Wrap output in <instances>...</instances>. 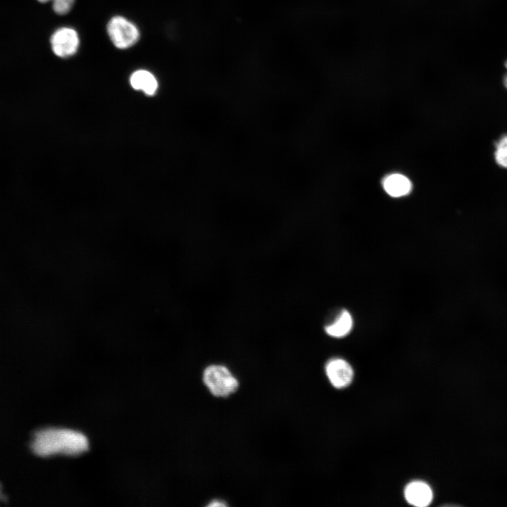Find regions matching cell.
Here are the masks:
<instances>
[{"instance_id": "9c48e42d", "label": "cell", "mask_w": 507, "mask_h": 507, "mask_svg": "<svg viewBox=\"0 0 507 507\" xmlns=\"http://www.w3.org/2000/svg\"><path fill=\"white\" fill-rule=\"evenodd\" d=\"M132 87L137 90H142L148 95H153L157 88L158 82L152 73L146 70H138L130 77Z\"/></svg>"}, {"instance_id": "7c38bea8", "label": "cell", "mask_w": 507, "mask_h": 507, "mask_svg": "<svg viewBox=\"0 0 507 507\" xmlns=\"http://www.w3.org/2000/svg\"><path fill=\"white\" fill-rule=\"evenodd\" d=\"M204 507H230V503L223 498L214 496L210 498L204 505Z\"/></svg>"}, {"instance_id": "4fadbf2b", "label": "cell", "mask_w": 507, "mask_h": 507, "mask_svg": "<svg viewBox=\"0 0 507 507\" xmlns=\"http://www.w3.org/2000/svg\"><path fill=\"white\" fill-rule=\"evenodd\" d=\"M505 65H506V69H507V61H506ZM503 84H504V86L506 87V88L507 89V73H506V75H505V76H504V77H503Z\"/></svg>"}, {"instance_id": "52a82bcc", "label": "cell", "mask_w": 507, "mask_h": 507, "mask_svg": "<svg viewBox=\"0 0 507 507\" xmlns=\"http://www.w3.org/2000/svg\"><path fill=\"white\" fill-rule=\"evenodd\" d=\"M383 187L389 195L400 197L411 192L412 184L406 176L396 173L387 176L384 180Z\"/></svg>"}, {"instance_id": "8992f818", "label": "cell", "mask_w": 507, "mask_h": 507, "mask_svg": "<svg viewBox=\"0 0 507 507\" xmlns=\"http://www.w3.org/2000/svg\"><path fill=\"white\" fill-rule=\"evenodd\" d=\"M404 496L410 504L418 507L428 506L433 498L431 488L422 481H413L408 484L404 490Z\"/></svg>"}, {"instance_id": "6da1fadb", "label": "cell", "mask_w": 507, "mask_h": 507, "mask_svg": "<svg viewBox=\"0 0 507 507\" xmlns=\"http://www.w3.org/2000/svg\"><path fill=\"white\" fill-rule=\"evenodd\" d=\"M30 446L33 453L41 457L56 454L76 456L89 448L87 438L81 432L64 428H45L35 432Z\"/></svg>"}, {"instance_id": "5bb4252c", "label": "cell", "mask_w": 507, "mask_h": 507, "mask_svg": "<svg viewBox=\"0 0 507 507\" xmlns=\"http://www.w3.org/2000/svg\"><path fill=\"white\" fill-rule=\"evenodd\" d=\"M298 401H299V400H298ZM297 406H298V405H297ZM296 410H297V409H296ZM295 418H296V416H295ZM294 421H295V420H294ZM293 428H294V427H293ZM292 432H293V431H292ZM291 439H292V438H291ZM290 443H291V442H290ZM289 446H290V445H289ZM288 452H289V451H288Z\"/></svg>"}, {"instance_id": "8fae6325", "label": "cell", "mask_w": 507, "mask_h": 507, "mask_svg": "<svg viewBox=\"0 0 507 507\" xmlns=\"http://www.w3.org/2000/svg\"><path fill=\"white\" fill-rule=\"evenodd\" d=\"M39 2L45 3L50 0H38ZM74 3V0H53V9L59 15L68 13Z\"/></svg>"}, {"instance_id": "3957f363", "label": "cell", "mask_w": 507, "mask_h": 507, "mask_svg": "<svg viewBox=\"0 0 507 507\" xmlns=\"http://www.w3.org/2000/svg\"><path fill=\"white\" fill-rule=\"evenodd\" d=\"M107 32L113 44L120 49L133 46L139 38L136 25L122 16H115L109 20Z\"/></svg>"}, {"instance_id": "ba28073f", "label": "cell", "mask_w": 507, "mask_h": 507, "mask_svg": "<svg viewBox=\"0 0 507 507\" xmlns=\"http://www.w3.org/2000/svg\"><path fill=\"white\" fill-rule=\"evenodd\" d=\"M353 327V318L346 310H342L339 315L325 327L326 334L330 337L340 338L347 335Z\"/></svg>"}, {"instance_id": "7a4b0ae2", "label": "cell", "mask_w": 507, "mask_h": 507, "mask_svg": "<svg viewBox=\"0 0 507 507\" xmlns=\"http://www.w3.org/2000/svg\"><path fill=\"white\" fill-rule=\"evenodd\" d=\"M201 381L208 395L218 400L233 396L241 385L234 371L227 364L218 361L211 362L203 368Z\"/></svg>"}, {"instance_id": "277c9868", "label": "cell", "mask_w": 507, "mask_h": 507, "mask_svg": "<svg viewBox=\"0 0 507 507\" xmlns=\"http://www.w3.org/2000/svg\"><path fill=\"white\" fill-rule=\"evenodd\" d=\"M51 49L58 57L68 58L78 49L80 39L77 32L70 27H61L51 37Z\"/></svg>"}, {"instance_id": "30bf717a", "label": "cell", "mask_w": 507, "mask_h": 507, "mask_svg": "<svg viewBox=\"0 0 507 507\" xmlns=\"http://www.w3.org/2000/svg\"><path fill=\"white\" fill-rule=\"evenodd\" d=\"M494 158L499 166L507 168V135L501 137L496 143Z\"/></svg>"}, {"instance_id": "5b68a950", "label": "cell", "mask_w": 507, "mask_h": 507, "mask_svg": "<svg viewBox=\"0 0 507 507\" xmlns=\"http://www.w3.org/2000/svg\"><path fill=\"white\" fill-rule=\"evenodd\" d=\"M324 370L330 384L337 389L348 386L353 377V370L350 364L339 358L328 360Z\"/></svg>"}]
</instances>
